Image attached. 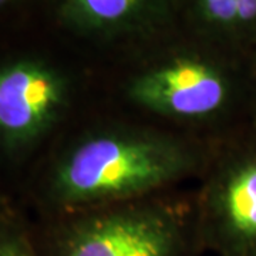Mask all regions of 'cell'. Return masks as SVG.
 Here are the masks:
<instances>
[{
    "label": "cell",
    "mask_w": 256,
    "mask_h": 256,
    "mask_svg": "<svg viewBox=\"0 0 256 256\" xmlns=\"http://www.w3.org/2000/svg\"><path fill=\"white\" fill-rule=\"evenodd\" d=\"M196 181L202 250L218 256H256V154L210 138Z\"/></svg>",
    "instance_id": "4"
},
{
    "label": "cell",
    "mask_w": 256,
    "mask_h": 256,
    "mask_svg": "<svg viewBox=\"0 0 256 256\" xmlns=\"http://www.w3.org/2000/svg\"><path fill=\"white\" fill-rule=\"evenodd\" d=\"M72 78L46 60L20 57L0 63V151L22 158L36 150L68 114Z\"/></svg>",
    "instance_id": "5"
},
{
    "label": "cell",
    "mask_w": 256,
    "mask_h": 256,
    "mask_svg": "<svg viewBox=\"0 0 256 256\" xmlns=\"http://www.w3.org/2000/svg\"><path fill=\"white\" fill-rule=\"evenodd\" d=\"M0 256H42L36 234L12 210L0 206Z\"/></svg>",
    "instance_id": "8"
},
{
    "label": "cell",
    "mask_w": 256,
    "mask_h": 256,
    "mask_svg": "<svg viewBox=\"0 0 256 256\" xmlns=\"http://www.w3.org/2000/svg\"><path fill=\"white\" fill-rule=\"evenodd\" d=\"M236 78L210 52L178 50L144 63L121 86L130 107L160 126L201 138L226 118L236 98Z\"/></svg>",
    "instance_id": "3"
},
{
    "label": "cell",
    "mask_w": 256,
    "mask_h": 256,
    "mask_svg": "<svg viewBox=\"0 0 256 256\" xmlns=\"http://www.w3.org/2000/svg\"><path fill=\"white\" fill-rule=\"evenodd\" d=\"M190 18L210 43L240 38L256 30V0H191Z\"/></svg>",
    "instance_id": "7"
},
{
    "label": "cell",
    "mask_w": 256,
    "mask_h": 256,
    "mask_svg": "<svg viewBox=\"0 0 256 256\" xmlns=\"http://www.w3.org/2000/svg\"><path fill=\"white\" fill-rule=\"evenodd\" d=\"M42 256H200L195 191L47 218L36 236Z\"/></svg>",
    "instance_id": "2"
},
{
    "label": "cell",
    "mask_w": 256,
    "mask_h": 256,
    "mask_svg": "<svg viewBox=\"0 0 256 256\" xmlns=\"http://www.w3.org/2000/svg\"><path fill=\"white\" fill-rule=\"evenodd\" d=\"M210 138L154 124L104 122L74 136L47 165V218L178 190L198 180Z\"/></svg>",
    "instance_id": "1"
},
{
    "label": "cell",
    "mask_w": 256,
    "mask_h": 256,
    "mask_svg": "<svg viewBox=\"0 0 256 256\" xmlns=\"http://www.w3.org/2000/svg\"><path fill=\"white\" fill-rule=\"evenodd\" d=\"M10 2H12V0H0V9H2V8H4L6 4H9Z\"/></svg>",
    "instance_id": "9"
},
{
    "label": "cell",
    "mask_w": 256,
    "mask_h": 256,
    "mask_svg": "<svg viewBox=\"0 0 256 256\" xmlns=\"http://www.w3.org/2000/svg\"><path fill=\"white\" fill-rule=\"evenodd\" d=\"M166 13V0H64L62 18L92 36H118L152 26Z\"/></svg>",
    "instance_id": "6"
}]
</instances>
